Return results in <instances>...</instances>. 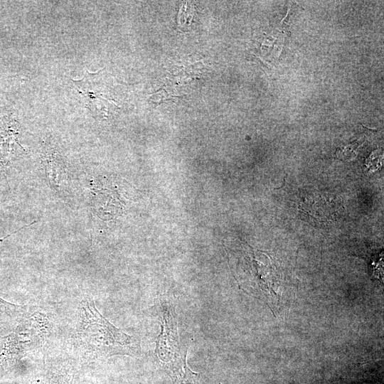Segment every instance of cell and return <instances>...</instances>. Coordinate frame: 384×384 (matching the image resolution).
I'll return each mask as SVG.
<instances>
[{"instance_id": "obj_6", "label": "cell", "mask_w": 384, "mask_h": 384, "mask_svg": "<svg viewBox=\"0 0 384 384\" xmlns=\"http://www.w3.org/2000/svg\"><path fill=\"white\" fill-rule=\"evenodd\" d=\"M361 146L359 144H351L347 146L341 147L337 149L336 156L343 161H351L356 158L357 150Z\"/></svg>"}, {"instance_id": "obj_1", "label": "cell", "mask_w": 384, "mask_h": 384, "mask_svg": "<svg viewBox=\"0 0 384 384\" xmlns=\"http://www.w3.org/2000/svg\"><path fill=\"white\" fill-rule=\"evenodd\" d=\"M82 311L80 337L90 353L105 357L135 354L137 346L134 337L105 319L91 299L82 302Z\"/></svg>"}, {"instance_id": "obj_3", "label": "cell", "mask_w": 384, "mask_h": 384, "mask_svg": "<svg viewBox=\"0 0 384 384\" xmlns=\"http://www.w3.org/2000/svg\"><path fill=\"white\" fill-rule=\"evenodd\" d=\"M99 72L92 73L87 70L80 80H72L77 91L82 97L87 107L95 116H101L107 112L105 93L101 90V84L97 82Z\"/></svg>"}, {"instance_id": "obj_4", "label": "cell", "mask_w": 384, "mask_h": 384, "mask_svg": "<svg viewBox=\"0 0 384 384\" xmlns=\"http://www.w3.org/2000/svg\"><path fill=\"white\" fill-rule=\"evenodd\" d=\"M22 348L15 334L0 338V367H9L21 358Z\"/></svg>"}, {"instance_id": "obj_9", "label": "cell", "mask_w": 384, "mask_h": 384, "mask_svg": "<svg viewBox=\"0 0 384 384\" xmlns=\"http://www.w3.org/2000/svg\"><path fill=\"white\" fill-rule=\"evenodd\" d=\"M183 384H193V383L191 382V381H189L188 379H187V380L186 379Z\"/></svg>"}, {"instance_id": "obj_5", "label": "cell", "mask_w": 384, "mask_h": 384, "mask_svg": "<svg viewBox=\"0 0 384 384\" xmlns=\"http://www.w3.org/2000/svg\"><path fill=\"white\" fill-rule=\"evenodd\" d=\"M24 307L7 302L0 298V329L12 326L21 320Z\"/></svg>"}, {"instance_id": "obj_2", "label": "cell", "mask_w": 384, "mask_h": 384, "mask_svg": "<svg viewBox=\"0 0 384 384\" xmlns=\"http://www.w3.org/2000/svg\"><path fill=\"white\" fill-rule=\"evenodd\" d=\"M161 332L158 338L156 352L159 361L173 373H181L183 363L178 341L177 322L167 309L163 314Z\"/></svg>"}, {"instance_id": "obj_8", "label": "cell", "mask_w": 384, "mask_h": 384, "mask_svg": "<svg viewBox=\"0 0 384 384\" xmlns=\"http://www.w3.org/2000/svg\"><path fill=\"white\" fill-rule=\"evenodd\" d=\"M373 165L374 164V161L373 163H372L371 164H370L369 166H368V167L369 168V170L371 171H373ZM380 159H375V166H374V171L376 170L378 167H380Z\"/></svg>"}, {"instance_id": "obj_7", "label": "cell", "mask_w": 384, "mask_h": 384, "mask_svg": "<svg viewBox=\"0 0 384 384\" xmlns=\"http://www.w3.org/2000/svg\"><path fill=\"white\" fill-rule=\"evenodd\" d=\"M70 376H65L63 375L55 378H53L48 384H70Z\"/></svg>"}]
</instances>
